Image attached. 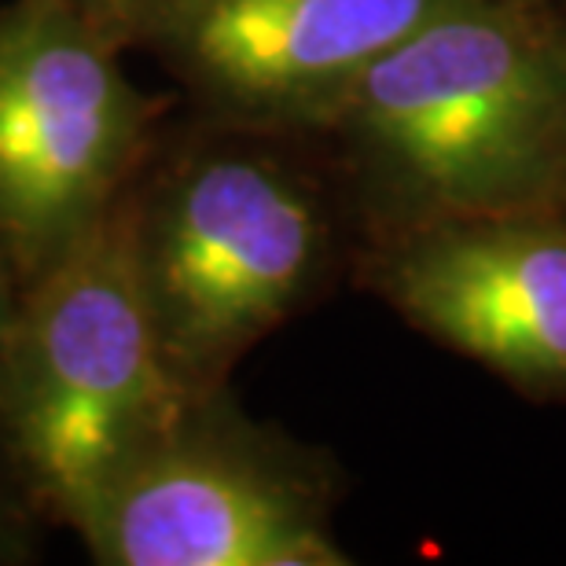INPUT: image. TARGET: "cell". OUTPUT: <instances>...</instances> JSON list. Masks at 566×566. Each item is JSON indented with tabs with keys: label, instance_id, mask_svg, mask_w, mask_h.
Instances as JSON below:
<instances>
[{
	"label": "cell",
	"instance_id": "cell-2",
	"mask_svg": "<svg viewBox=\"0 0 566 566\" xmlns=\"http://www.w3.org/2000/svg\"><path fill=\"white\" fill-rule=\"evenodd\" d=\"M360 240L434 218L566 207V15L460 0L390 49L313 133Z\"/></svg>",
	"mask_w": 566,
	"mask_h": 566
},
{
	"label": "cell",
	"instance_id": "cell-1",
	"mask_svg": "<svg viewBox=\"0 0 566 566\" xmlns=\"http://www.w3.org/2000/svg\"><path fill=\"white\" fill-rule=\"evenodd\" d=\"M133 269L185 390L229 387L258 343L354 273L357 218L305 133L169 122L126 191Z\"/></svg>",
	"mask_w": 566,
	"mask_h": 566
},
{
	"label": "cell",
	"instance_id": "cell-9",
	"mask_svg": "<svg viewBox=\"0 0 566 566\" xmlns=\"http://www.w3.org/2000/svg\"><path fill=\"white\" fill-rule=\"evenodd\" d=\"M71 4L82 11L99 38H107L122 52H133L144 38L147 22L155 19V11L166 0H71Z\"/></svg>",
	"mask_w": 566,
	"mask_h": 566
},
{
	"label": "cell",
	"instance_id": "cell-8",
	"mask_svg": "<svg viewBox=\"0 0 566 566\" xmlns=\"http://www.w3.org/2000/svg\"><path fill=\"white\" fill-rule=\"evenodd\" d=\"M49 526L52 523L44 518L41 504L33 501L19 463L0 434V566L38 563Z\"/></svg>",
	"mask_w": 566,
	"mask_h": 566
},
{
	"label": "cell",
	"instance_id": "cell-3",
	"mask_svg": "<svg viewBox=\"0 0 566 566\" xmlns=\"http://www.w3.org/2000/svg\"><path fill=\"white\" fill-rule=\"evenodd\" d=\"M188 394L158 349L122 196L60 265L19 291L0 346V434L44 518L77 534Z\"/></svg>",
	"mask_w": 566,
	"mask_h": 566
},
{
	"label": "cell",
	"instance_id": "cell-10",
	"mask_svg": "<svg viewBox=\"0 0 566 566\" xmlns=\"http://www.w3.org/2000/svg\"><path fill=\"white\" fill-rule=\"evenodd\" d=\"M15 302H19V283H15V273H11L4 251H0V346H4V335H8L11 313H15Z\"/></svg>",
	"mask_w": 566,
	"mask_h": 566
},
{
	"label": "cell",
	"instance_id": "cell-5",
	"mask_svg": "<svg viewBox=\"0 0 566 566\" xmlns=\"http://www.w3.org/2000/svg\"><path fill=\"white\" fill-rule=\"evenodd\" d=\"M166 118L71 0L0 4V251L19 291L118 207Z\"/></svg>",
	"mask_w": 566,
	"mask_h": 566
},
{
	"label": "cell",
	"instance_id": "cell-11",
	"mask_svg": "<svg viewBox=\"0 0 566 566\" xmlns=\"http://www.w3.org/2000/svg\"><path fill=\"white\" fill-rule=\"evenodd\" d=\"M530 4H552V8H566V0H530Z\"/></svg>",
	"mask_w": 566,
	"mask_h": 566
},
{
	"label": "cell",
	"instance_id": "cell-7",
	"mask_svg": "<svg viewBox=\"0 0 566 566\" xmlns=\"http://www.w3.org/2000/svg\"><path fill=\"white\" fill-rule=\"evenodd\" d=\"M460 0H166L137 49L188 115L313 133L390 49Z\"/></svg>",
	"mask_w": 566,
	"mask_h": 566
},
{
	"label": "cell",
	"instance_id": "cell-4",
	"mask_svg": "<svg viewBox=\"0 0 566 566\" xmlns=\"http://www.w3.org/2000/svg\"><path fill=\"white\" fill-rule=\"evenodd\" d=\"M324 449L258 423L229 387L191 390L77 530L99 566H349Z\"/></svg>",
	"mask_w": 566,
	"mask_h": 566
},
{
	"label": "cell",
	"instance_id": "cell-6",
	"mask_svg": "<svg viewBox=\"0 0 566 566\" xmlns=\"http://www.w3.org/2000/svg\"><path fill=\"white\" fill-rule=\"evenodd\" d=\"M354 276L412 332L566 405V207L434 218L365 235Z\"/></svg>",
	"mask_w": 566,
	"mask_h": 566
}]
</instances>
